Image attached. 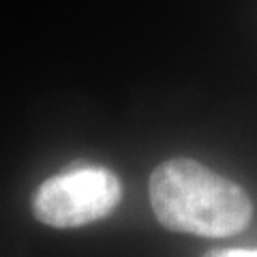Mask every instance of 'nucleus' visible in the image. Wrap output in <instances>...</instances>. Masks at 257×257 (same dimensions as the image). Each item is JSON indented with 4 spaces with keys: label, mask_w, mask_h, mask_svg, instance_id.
I'll return each instance as SVG.
<instances>
[{
    "label": "nucleus",
    "mask_w": 257,
    "mask_h": 257,
    "mask_svg": "<svg viewBox=\"0 0 257 257\" xmlns=\"http://www.w3.org/2000/svg\"><path fill=\"white\" fill-rule=\"evenodd\" d=\"M120 199L122 184L116 174L79 167L45 180L32 197V214L50 227H82L111 214Z\"/></svg>",
    "instance_id": "nucleus-2"
},
{
    "label": "nucleus",
    "mask_w": 257,
    "mask_h": 257,
    "mask_svg": "<svg viewBox=\"0 0 257 257\" xmlns=\"http://www.w3.org/2000/svg\"><path fill=\"white\" fill-rule=\"evenodd\" d=\"M204 257H257V248H223L206 253Z\"/></svg>",
    "instance_id": "nucleus-3"
},
{
    "label": "nucleus",
    "mask_w": 257,
    "mask_h": 257,
    "mask_svg": "<svg viewBox=\"0 0 257 257\" xmlns=\"http://www.w3.org/2000/svg\"><path fill=\"white\" fill-rule=\"evenodd\" d=\"M150 204L165 229L206 238L242 231L253 216L240 184L195 159H167L150 176Z\"/></svg>",
    "instance_id": "nucleus-1"
}]
</instances>
